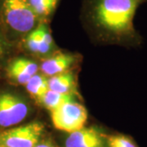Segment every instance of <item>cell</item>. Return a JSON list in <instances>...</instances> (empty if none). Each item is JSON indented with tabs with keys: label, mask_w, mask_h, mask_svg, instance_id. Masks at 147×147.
Instances as JSON below:
<instances>
[{
	"label": "cell",
	"mask_w": 147,
	"mask_h": 147,
	"mask_svg": "<svg viewBox=\"0 0 147 147\" xmlns=\"http://www.w3.org/2000/svg\"><path fill=\"white\" fill-rule=\"evenodd\" d=\"M147 0H91L89 16L96 26L119 40L137 39L133 20Z\"/></svg>",
	"instance_id": "obj_1"
},
{
	"label": "cell",
	"mask_w": 147,
	"mask_h": 147,
	"mask_svg": "<svg viewBox=\"0 0 147 147\" xmlns=\"http://www.w3.org/2000/svg\"><path fill=\"white\" fill-rule=\"evenodd\" d=\"M0 12L6 26L20 34L30 33L41 21L29 0H2Z\"/></svg>",
	"instance_id": "obj_2"
},
{
	"label": "cell",
	"mask_w": 147,
	"mask_h": 147,
	"mask_svg": "<svg viewBox=\"0 0 147 147\" xmlns=\"http://www.w3.org/2000/svg\"><path fill=\"white\" fill-rule=\"evenodd\" d=\"M50 112L53 126L69 134L84 127L88 119L86 108L74 100L68 101Z\"/></svg>",
	"instance_id": "obj_3"
},
{
	"label": "cell",
	"mask_w": 147,
	"mask_h": 147,
	"mask_svg": "<svg viewBox=\"0 0 147 147\" xmlns=\"http://www.w3.org/2000/svg\"><path fill=\"white\" fill-rule=\"evenodd\" d=\"M44 127L39 122L16 127L0 133V144L5 147H36Z\"/></svg>",
	"instance_id": "obj_4"
},
{
	"label": "cell",
	"mask_w": 147,
	"mask_h": 147,
	"mask_svg": "<svg viewBox=\"0 0 147 147\" xmlns=\"http://www.w3.org/2000/svg\"><path fill=\"white\" fill-rule=\"evenodd\" d=\"M26 103L9 92L0 94V127H10L20 123L28 115Z\"/></svg>",
	"instance_id": "obj_5"
},
{
	"label": "cell",
	"mask_w": 147,
	"mask_h": 147,
	"mask_svg": "<svg viewBox=\"0 0 147 147\" xmlns=\"http://www.w3.org/2000/svg\"><path fill=\"white\" fill-rule=\"evenodd\" d=\"M107 140L95 127H83L69 134L65 147H106Z\"/></svg>",
	"instance_id": "obj_6"
},
{
	"label": "cell",
	"mask_w": 147,
	"mask_h": 147,
	"mask_svg": "<svg viewBox=\"0 0 147 147\" xmlns=\"http://www.w3.org/2000/svg\"><path fill=\"white\" fill-rule=\"evenodd\" d=\"M38 66L35 62L25 58L12 61L7 69L8 78L17 84L26 85L32 76L38 74Z\"/></svg>",
	"instance_id": "obj_7"
},
{
	"label": "cell",
	"mask_w": 147,
	"mask_h": 147,
	"mask_svg": "<svg viewBox=\"0 0 147 147\" xmlns=\"http://www.w3.org/2000/svg\"><path fill=\"white\" fill-rule=\"evenodd\" d=\"M74 61V56L69 54L60 53L44 61L40 65V69L45 76L52 77L65 72L72 65Z\"/></svg>",
	"instance_id": "obj_8"
},
{
	"label": "cell",
	"mask_w": 147,
	"mask_h": 147,
	"mask_svg": "<svg viewBox=\"0 0 147 147\" xmlns=\"http://www.w3.org/2000/svg\"><path fill=\"white\" fill-rule=\"evenodd\" d=\"M74 85V77L69 72L59 74L48 79L49 90L61 93H72Z\"/></svg>",
	"instance_id": "obj_9"
},
{
	"label": "cell",
	"mask_w": 147,
	"mask_h": 147,
	"mask_svg": "<svg viewBox=\"0 0 147 147\" xmlns=\"http://www.w3.org/2000/svg\"><path fill=\"white\" fill-rule=\"evenodd\" d=\"M25 86L30 95L38 101L41 100V98L49 90L48 79H47L44 74H34Z\"/></svg>",
	"instance_id": "obj_10"
},
{
	"label": "cell",
	"mask_w": 147,
	"mask_h": 147,
	"mask_svg": "<svg viewBox=\"0 0 147 147\" xmlns=\"http://www.w3.org/2000/svg\"><path fill=\"white\" fill-rule=\"evenodd\" d=\"M74 100V93H61L57 92H54L52 90H48L45 95L39 100L42 105L47 108V110L52 111L56 110L65 103Z\"/></svg>",
	"instance_id": "obj_11"
},
{
	"label": "cell",
	"mask_w": 147,
	"mask_h": 147,
	"mask_svg": "<svg viewBox=\"0 0 147 147\" xmlns=\"http://www.w3.org/2000/svg\"><path fill=\"white\" fill-rule=\"evenodd\" d=\"M26 43L29 50H30L32 53L39 54H46L53 47L43 41L38 26L28 34Z\"/></svg>",
	"instance_id": "obj_12"
},
{
	"label": "cell",
	"mask_w": 147,
	"mask_h": 147,
	"mask_svg": "<svg viewBox=\"0 0 147 147\" xmlns=\"http://www.w3.org/2000/svg\"><path fill=\"white\" fill-rule=\"evenodd\" d=\"M59 0H29L30 4L41 19L51 16L56 10Z\"/></svg>",
	"instance_id": "obj_13"
},
{
	"label": "cell",
	"mask_w": 147,
	"mask_h": 147,
	"mask_svg": "<svg viewBox=\"0 0 147 147\" xmlns=\"http://www.w3.org/2000/svg\"><path fill=\"white\" fill-rule=\"evenodd\" d=\"M106 140L108 147H138L131 137L125 135H113Z\"/></svg>",
	"instance_id": "obj_14"
},
{
	"label": "cell",
	"mask_w": 147,
	"mask_h": 147,
	"mask_svg": "<svg viewBox=\"0 0 147 147\" xmlns=\"http://www.w3.org/2000/svg\"><path fill=\"white\" fill-rule=\"evenodd\" d=\"M5 49H6L5 42H4V39H3V36H2V34H0V60L2 59L3 56L4 55Z\"/></svg>",
	"instance_id": "obj_15"
},
{
	"label": "cell",
	"mask_w": 147,
	"mask_h": 147,
	"mask_svg": "<svg viewBox=\"0 0 147 147\" xmlns=\"http://www.w3.org/2000/svg\"><path fill=\"white\" fill-rule=\"evenodd\" d=\"M36 147H56L49 141H40L39 143L36 146Z\"/></svg>",
	"instance_id": "obj_16"
},
{
	"label": "cell",
	"mask_w": 147,
	"mask_h": 147,
	"mask_svg": "<svg viewBox=\"0 0 147 147\" xmlns=\"http://www.w3.org/2000/svg\"><path fill=\"white\" fill-rule=\"evenodd\" d=\"M0 147H5V146H3V145H1V144H0Z\"/></svg>",
	"instance_id": "obj_17"
}]
</instances>
